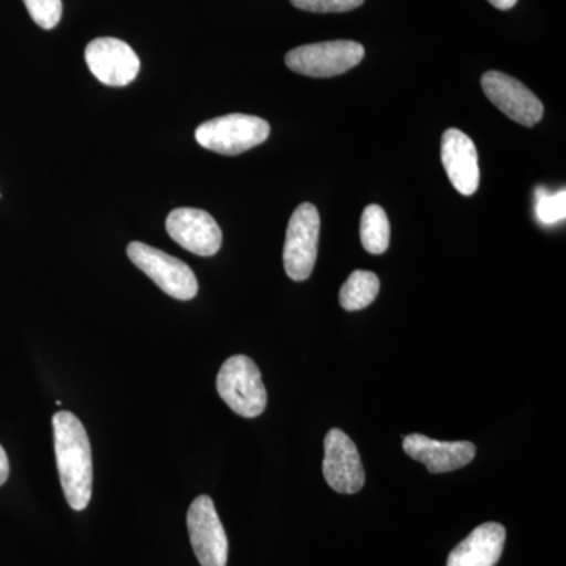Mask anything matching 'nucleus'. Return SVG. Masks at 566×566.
I'll return each mask as SVG.
<instances>
[{"label":"nucleus","instance_id":"f257e3e1","mask_svg":"<svg viewBox=\"0 0 566 566\" xmlns=\"http://www.w3.org/2000/svg\"><path fill=\"white\" fill-rule=\"evenodd\" d=\"M55 461L66 502L76 512L91 504L93 460L91 439L84 423L73 412L59 411L52 416Z\"/></svg>","mask_w":566,"mask_h":566},{"label":"nucleus","instance_id":"f03ea898","mask_svg":"<svg viewBox=\"0 0 566 566\" xmlns=\"http://www.w3.org/2000/svg\"><path fill=\"white\" fill-rule=\"evenodd\" d=\"M219 397L234 415L253 419L263 415L268 405L262 374L251 357L238 354L227 359L216 379Z\"/></svg>","mask_w":566,"mask_h":566},{"label":"nucleus","instance_id":"7ed1b4c3","mask_svg":"<svg viewBox=\"0 0 566 566\" xmlns=\"http://www.w3.org/2000/svg\"><path fill=\"white\" fill-rule=\"evenodd\" d=\"M270 123L255 115L230 114L212 118L197 128L196 140L205 150L237 156L259 147L270 137Z\"/></svg>","mask_w":566,"mask_h":566},{"label":"nucleus","instance_id":"20e7f679","mask_svg":"<svg viewBox=\"0 0 566 566\" xmlns=\"http://www.w3.org/2000/svg\"><path fill=\"white\" fill-rule=\"evenodd\" d=\"M363 44L349 40L324 41L294 48L285 63L294 73L308 77L340 76L363 62Z\"/></svg>","mask_w":566,"mask_h":566},{"label":"nucleus","instance_id":"39448f33","mask_svg":"<svg viewBox=\"0 0 566 566\" xmlns=\"http://www.w3.org/2000/svg\"><path fill=\"white\" fill-rule=\"evenodd\" d=\"M129 260L147 274L164 293L178 301H191L199 293V282L191 268L169 253L151 245L134 243L128 245Z\"/></svg>","mask_w":566,"mask_h":566},{"label":"nucleus","instance_id":"423d86ee","mask_svg":"<svg viewBox=\"0 0 566 566\" xmlns=\"http://www.w3.org/2000/svg\"><path fill=\"white\" fill-rule=\"evenodd\" d=\"M319 227L322 223L315 205L303 203L294 210L283 245V264L292 281H307L314 273L318 255Z\"/></svg>","mask_w":566,"mask_h":566},{"label":"nucleus","instance_id":"0eeeda50","mask_svg":"<svg viewBox=\"0 0 566 566\" xmlns=\"http://www.w3.org/2000/svg\"><path fill=\"white\" fill-rule=\"evenodd\" d=\"M189 538L202 566H227L229 539L210 495H199L188 510Z\"/></svg>","mask_w":566,"mask_h":566},{"label":"nucleus","instance_id":"6e6552de","mask_svg":"<svg viewBox=\"0 0 566 566\" xmlns=\"http://www.w3.org/2000/svg\"><path fill=\"white\" fill-rule=\"evenodd\" d=\"M323 474L327 485L340 494L359 493L365 485L359 450L338 428H333L324 439Z\"/></svg>","mask_w":566,"mask_h":566},{"label":"nucleus","instance_id":"1a4fd4ad","mask_svg":"<svg viewBox=\"0 0 566 566\" xmlns=\"http://www.w3.org/2000/svg\"><path fill=\"white\" fill-rule=\"evenodd\" d=\"M85 62L93 76L111 87L132 84L140 70L139 57L133 48L111 36L91 41L85 50Z\"/></svg>","mask_w":566,"mask_h":566},{"label":"nucleus","instance_id":"9d476101","mask_svg":"<svg viewBox=\"0 0 566 566\" xmlns=\"http://www.w3.org/2000/svg\"><path fill=\"white\" fill-rule=\"evenodd\" d=\"M482 88L499 111L527 128L535 126L545 114L542 102L526 85L501 71H488L483 74Z\"/></svg>","mask_w":566,"mask_h":566},{"label":"nucleus","instance_id":"9b49d317","mask_svg":"<svg viewBox=\"0 0 566 566\" xmlns=\"http://www.w3.org/2000/svg\"><path fill=\"white\" fill-rule=\"evenodd\" d=\"M166 229L175 243L196 255L212 256L221 251V227L207 211L177 208L167 216Z\"/></svg>","mask_w":566,"mask_h":566},{"label":"nucleus","instance_id":"f8f14e48","mask_svg":"<svg viewBox=\"0 0 566 566\" xmlns=\"http://www.w3.org/2000/svg\"><path fill=\"white\" fill-rule=\"evenodd\" d=\"M441 158L453 188L463 196L475 193L480 185V167L471 137L460 129H447L442 136Z\"/></svg>","mask_w":566,"mask_h":566},{"label":"nucleus","instance_id":"ddd939ff","mask_svg":"<svg viewBox=\"0 0 566 566\" xmlns=\"http://www.w3.org/2000/svg\"><path fill=\"white\" fill-rule=\"evenodd\" d=\"M406 455L427 465L431 474L457 471L475 458V446L468 441L441 442L427 436L415 433L403 441Z\"/></svg>","mask_w":566,"mask_h":566},{"label":"nucleus","instance_id":"4468645a","mask_svg":"<svg viewBox=\"0 0 566 566\" xmlns=\"http://www.w3.org/2000/svg\"><path fill=\"white\" fill-rule=\"evenodd\" d=\"M505 538L502 524H482L449 554L447 566H495L504 553Z\"/></svg>","mask_w":566,"mask_h":566},{"label":"nucleus","instance_id":"2eb2a0df","mask_svg":"<svg viewBox=\"0 0 566 566\" xmlns=\"http://www.w3.org/2000/svg\"><path fill=\"white\" fill-rule=\"evenodd\" d=\"M379 286H381V283H379L378 275L375 273L354 271L348 281L342 286L340 296H338L342 307L346 312L364 311L378 296Z\"/></svg>","mask_w":566,"mask_h":566},{"label":"nucleus","instance_id":"dca6fc26","mask_svg":"<svg viewBox=\"0 0 566 566\" xmlns=\"http://www.w3.org/2000/svg\"><path fill=\"white\" fill-rule=\"evenodd\" d=\"M360 240L365 251L381 255L390 243V223L386 211L379 205H370L363 212L360 221Z\"/></svg>","mask_w":566,"mask_h":566},{"label":"nucleus","instance_id":"f3484780","mask_svg":"<svg viewBox=\"0 0 566 566\" xmlns=\"http://www.w3.org/2000/svg\"><path fill=\"white\" fill-rule=\"evenodd\" d=\"M36 25L44 31L57 28L62 20V0H22Z\"/></svg>","mask_w":566,"mask_h":566},{"label":"nucleus","instance_id":"a211bd4d","mask_svg":"<svg viewBox=\"0 0 566 566\" xmlns=\"http://www.w3.org/2000/svg\"><path fill=\"white\" fill-rule=\"evenodd\" d=\"M565 191L549 196L546 189L536 191V219L545 226H554V223L564 221L566 212Z\"/></svg>","mask_w":566,"mask_h":566},{"label":"nucleus","instance_id":"6ab92c4d","mask_svg":"<svg viewBox=\"0 0 566 566\" xmlns=\"http://www.w3.org/2000/svg\"><path fill=\"white\" fill-rule=\"evenodd\" d=\"M365 0H292L296 9L311 13H345L359 9Z\"/></svg>","mask_w":566,"mask_h":566},{"label":"nucleus","instance_id":"aec40b11","mask_svg":"<svg viewBox=\"0 0 566 566\" xmlns=\"http://www.w3.org/2000/svg\"><path fill=\"white\" fill-rule=\"evenodd\" d=\"M10 475V461L6 450L0 446V486L6 485Z\"/></svg>","mask_w":566,"mask_h":566},{"label":"nucleus","instance_id":"412c9836","mask_svg":"<svg viewBox=\"0 0 566 566\" xmlns=\"http://www.w3.org/2000/svg\"><path fill=\"white\" fill-rule=\"evenodd\" d=\"M497 10H510L516 6L517 0H488Z\"/></svg>","mask_w":566,"mask_h":566}]
</instances>
